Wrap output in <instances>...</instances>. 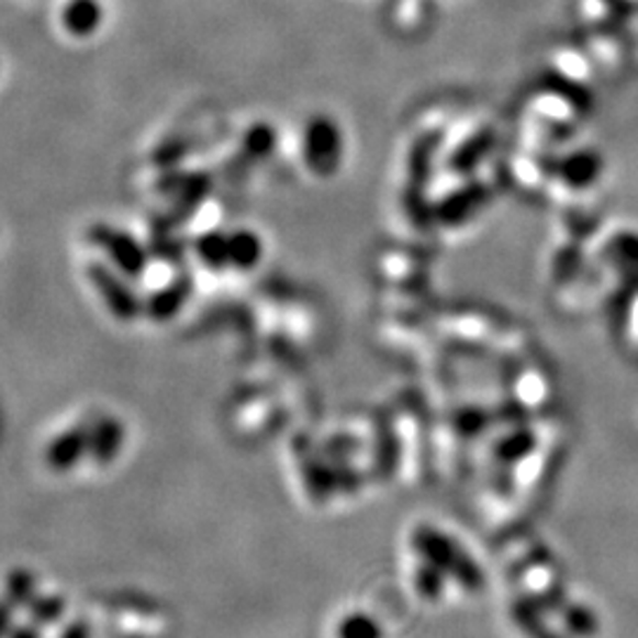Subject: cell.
Returning <instances> with one entry per match:
<instances>
[{
    "label": "cell",
    "mask_w": 638,
    "mask_h": 638,
    "mask_svg": "<svg viewBox=\"0 0 638 638\" xmlns=\"http://www.w3.org/2000/svg\"><path fill=\"white\" fill-rule=\"evenodd\" d=\"M412 547L428 563L438 566L449 580H455L469 594H480L488 584L485 572L475 560L466 553L455 539H449L445 533L435 530L430 525L416 527L412 535Z\"/></svg>",
    "instance_id": "1"
},
{
    "label": "cell",
    "mask_w": 638,
    "mask_h": 638,
    "mask_svg": "<svg viewBox=\"0 0 638 638\" xmlns=\"http://www.w3.org/2000/svg\"><path fill=\"white\" fill-rule=\"evenodd\" d=\"M88 239L96 246L104 248V254L114 262V268L121 275L133 279H139L145 275L149 262L147 251L143 244L128 235V232L116 230L107 223H98L88 230Z\"/></svg>",
    "instance_id": "2"
},
{
    "label": "cell",
    "mask_w": 638,
    "mask_h": 638,
    "mask_svg": "<svg viewBox=\"0 0 638 638\" xmlns=\"http://www.w3.org/2000/svg\"><path fill=\"white\" fill-rule=\"evenodd\" d=\"M88 277L92 287H96L98 293L102 295L109 313H112L114 317L131 322L145 310L137 295L133 293V289L126 284V279H123L119 272L109 270L107 266H100V262H90Z\"/></svg>",
    "instance_id": "3"
},
{
    "label": "cell",
    "mask_w": 638,
    "mask_h": 638,
    "mask_svg": "<svg viewBox=\"0 0 638 638\" xmlns=\"http://www.w3.org/2000/svg\"><path fill=\"white\" fill-rule=\"evenodd\" d=\"M305 164L320 176H329L340 161V133L329 119L310 121L305 128Z\"/></svg>",
    "instance_id": "4"
},
{
    "label": "cell",
    "mask_w": 638,
    "mask_h": 638,
    "mask_svg": "<svg viewBox=\"0 0 638 638\" xmlns=\"http://www.w3.org/2000/svg\"><path fill=\"white\" fill-rule=\"evenodd\" d=\"M83 455H90V428L74 426L51 443L48 463L57 471H67L79 463Z\"/></svg>",
    "instance_id": "5"
},
{
    "label": "cell",
    "mask_w": 638,
    "mask_h": 638,
    "mask_svg": "<svg viewBox=\"0 0 638 638\" xmlns=\"http://www.w3.org/2000/svg\"><path fill=\"white\" fill-rule=\"evenodd\" d=\"M190 293H192V279L182 275L178 279H174L168 287H164L161 291H157L152 295V299L147 301L145 305V313L152 317V320H159V322H166L170 317H176L182 305L187 303V299H190Z\"/></svg>",
    "instance_id": "6"
},
{
    "label": "cell",
    "mask_w": 638,
    "mask_h": 638,
    "mask_svg": "<svg viewBox=\"0 0 638 638\" xmlns=\"http://www.w3.org/2000/svg\"><path fill=\"white\" fill-rule=\"evenodd\" d=\"M511 619L525 634V638H566L547 625V613L539 608L535 596H523L513 603Z\"/></svg>",
    "instance_id": "7"
},
{
    "label": "cell",
    "mask_w": 638,
    "mask_h": 638,
    "mask_svg": "<svg viewBox=\"0 0 638 638\" xmlns=\"http://www.w3.org/2000/svg\"><path fill=\"white\" fill-rule=\"evenodd\" d=\"M123 447V424L119 418L102 416L98 424L90 428V457L98 463L114 461Z\"/></svg>",
    "instance_id": "8"
},
{
    "label": "cell",
    "mask_w": 638,
    "mask_h": 638,
    "mask_svg": "<svg viewBox=\"0 0 638 638\" xmlns=\"http://www.w3.org/2000/svg\"><path fill=\"white\" fill-rule=\"evenodd\" d=\"M65 29L74 36H90L96 34L102 22V8L98 0H69L65 8Z\"/></svg>",
    "instance_id": "9"
},
{
    "label": "cell",
    "mask_w": 638,
    "mask_h": 638,
    "mask_svg": "<svg viewBox=\"0 0 638 638\" xmlns=\"http://www.w3.org/2000/svg\"><path fill=\"white\" fill-rule=\"evenodd\" d=\"M230 266L237 270H254L262 258V242L251 230H237L227 235Z\"/></svg>",
    "instance_id": "10"
},
{
    "label": "cell",
    "mask_w": 638,
    "mask_h": 638,
    "mask_svg": "<svg viewBox=\"0 0 638 638\" xmlns=\"http://www.w3.org/2000/svg\"><path fill=\"white\" fill-rule=\"evenodd\" d=\"M560 619H563V627L572 638H596L601 631L598 615L584 603L570 601L560 613Z\"/></svg>",
    "instance_id": "11"
},
{
    "label": "cell",
    "mask_w": 638,
    "mask_h": 638,
    "mask_svg": "<svg viewBox=\"0 0 638 638\" xmlns=\"http://www.w3.org/2000/svg\"><path fill=\"white\" fill-rule=\"evenodd\" d=\"M197 256L213 272L230 268V242L221 230H209L197 239Z\"/></svg>",
    "instance_id": "12"
},
{
    "label": "cell",
    "mask_w": 638,
    "mask_h": 638,
    "mask_svg": "<svg viewBox=\"0 0 638 638\" xmlns=\"http://www.w3.org/2000/svg\"><path fill=\"white\" fill-rule=\"evenodd\" d=\"M447 580L449 578L438 566H433V563H428V560H424V563L418 566L414 572V591L418 594V598L435 603L445 596Z\"/></svg>",
    "instance_id": "13"
},
{
    "label": "cell",
    "mask_w": 638,
    "mask_h": 638,
    "mask_svg": "<svg viewBox=\"0 0 638 638\" xmlns=\"http://www.w3.org/2000/svg\"><path fill=\"white\" fill-rule=\"evenodd\" d=\"M242 147L248 159H256V161L268 159L277 147V131L268 126V123H256V126H251L244 133Z\"/></svg>",
    "instance_id": "14"
},
{
    "label": "cell",
    "mask_w": 638,
    "mask_h": 638,
    "mask_svg": "<svg viewBox=\"0 0 638 638\" xmlns=\"http://www.w3.org/2000/svg\"><path fill=\"white\" fill-rule=\"evenodd\" d=\"M174 194L176 204L192 215V211L199 209L201 201L209 194V178L204 176H187L182 180H174Z\"/></svg>",
    "instance_id": "15"
},
{
    "label": "cell",
    "mask_w": 638,
    "mask_h": 638,
    "mask_svg": "<svg viewBox=\"0 0 638 638\" xmlns=\"http://www.w3.org/2000/svg\"><path fill=\"white\" fill-rule=\"evenodd\" d=\"M336 638H383V629L371 615L352 613L338 622Z\"/></svg>",
    "instance_id": "16"
},
{
    "label": "cell",
    "mask_w": 638,
    "mask_h": 638,
    "mask_svg": "<svg viewBox=\"0 0 638 638\" xmlns=\"http://www.w3.org/2000/svg\"><path fill=\"white\" fill-rule=\"evenodd\" d=\"M535 601H537V605L539 608L547 613V615H560L563 613V608L566 605L570 603V598H568V591L563 589V584H558V582H553V584H549L547 589H541L539 594H535Z\"/></svg>",
    "instance_id": "17"
}]
</instances>
